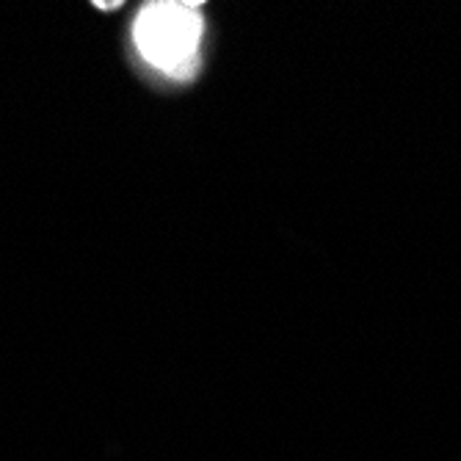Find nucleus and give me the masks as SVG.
<instances>
[{
	"mask_svg": "<svg viewBox=\"0 0 461 461\" xmlns=\"http://www.w3.org/2000/svg\"><path fill=\"white\" fill-rule=\"evenodd\" d=\"M133 39L139 53L155 69L172 77H188L196 67L202 41L199 4H147L133 23Z\"/></svg>",
	"mask_w": 461,
	"mask_h": 461,
	"instance_id": "1",
	"label": "nucleus"
}]
</instances>
